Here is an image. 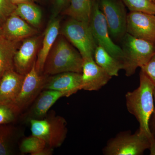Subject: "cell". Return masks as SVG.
Returning a JSON list of instances; mask_svg holds the SVG:
<instances>
[{"mask_svg":"<svg viewBox=\"0 0 155 155\" xmlns=\"http://www.w3.org/2000/svg\"><path fill=\"white\" fill-rule=\"evenodd\" d=\"M155 85L142 70L140 73V85L132 91L125 94L128 112L133 115L139 124V130L151 139L150 127L151 117L154 110V92Z\"/></svg>","mask_w":155,"mask_h":155,"instance_id":"6da1fadb","label":"cell"},{"mask_svg":"<svg viewBox=\"0 0 155 155\" xmlns=\"http://www.w3.org/2000/svg\"><path fill=\"white\" fill-rule=\"evenodd\" d=\"M83 64L80 53L67 40L61 37L56 40L47 58L43 74L52 75L65 72L81 73Z\"/></svg>","mask_w":155,"mask_h":155,"instance_id":"7a4b0ae2","label":"cell"},{"mask_svg":"<svg viewBox=\"0 0 155 155\" xmlns=\"http://www.w3.org/2000/svg\"><path fill=\"white\" fill-rule=\"evenodd\" d=\"M123 69L127 76L135 73L138 67L141 68L155 54V44L136 38L126 32L123 37Z\"/></svg>","mask_w":155,"mask_h":155,"instance_id":"3957f363","label":"cell"},{"mask_svg":"<svg viewBox=\"0 0 155 155\" xmlns=\"http://www.w3.org/2000/svg\"><path fill=\"white\" fill-rule=\"evenodd\" d=\"M29 122L32 135L41 139L52 148L61 147L67 137V121L54 112L48 114L43 119L31 120Z\"/></svg>","mask_w":155,"mask_h":155,"instance_id":"277c9868","label":"cell"},{"mask_svg":"<svg viewBox=\"0 0 155 155\" xmlns=\"http://www.w3.org/2000/svg\"><path fill=\"white\" fill-rule=\"evenodd\" d=\"M150 139L137 130L135 133L124 131L111 139L103 149L106 155H141L149 149Z\"/></svg>","mask_w":155,"mask_h":155,"instance_id":"5b68a950","label":"cell"},{"mask_svg":"<svg viewBox=\"0 0 155 155\" xmlns=\"http://www.w3.org/2000/svg\"><path fill=\"white\" fill-rule=\"evenodd\" d=\"M61 32L76 48L83 59L94 58L97 45L88 23L70 18L64 24Z\"/></svg>","mask_w":155,"mask_h":155,"instance_id":"8992f818","label":"cell"},{"mask_svg":"<svg viewBox=\"0 0 155 155\" xmlns=\"http://www.w3.org/2000/svg\"><path fill=\"white\" fill-rule=\"evenodd\" d=\"M89 25L97 45L104 48L122 64L123 58L122 48L115 44L111 39L105 17L100 10L98 3L96 2H93Z\"/></svg>","mask_w":155,"mask_h":155,"instance_id":"52a82bcc","label":"cell"},{"mask_svg":"<svg viewBox=\"0 0 155 155\" xmlns=\"http://www.w3.org/2000/svg\"><path fill=\"white\" fill-rule=\"evenodd\" d=\"M48 76V75L39 74L35 63L31 70L25 75L19 94L11 103L18 114H20L29 108L38 95L44 90Z\"/></svg>","mask_w":155,"mask_h":155,"instance_id":"ba28073f","label":"cell"},{"mask_svg":"<svg viewBox=\"0 0 155 155\" xmlns=\"http://www.w3.org/2000/svg\"><path fill=\"white\" fill-rule=\"evenodd\" d=\"M126 32L155 44V15L130 12L127 16Z\"/></svg>","mask_w":155,"mask_h":155,"instance_id":"9c48e42d","label":"cell"},{"mask_svg":"<svg viewBox=\"0 0 155 155\" xmlns=\"http://www.w3.org/2000/svg\"><path fill=\"white\" fill-rule=\"evenodd\" d=\"M101 4L110 34L114 38L123 37L126 33L127 16L123 6L115 0H101Z\"/></svg>","mask_w":155,"mask_h":155,"instance_id":"30bf717a","label":"cell"},{"mask_svg":"<svg viewBox=\"0 0 155 155\" xmlns=\"http://www.w3.org/2000/svg\"><path fill=\"white\" fill-rule=\"evenodd\" d=\"M39 43L38 37L31 36L22 41L14 57V67L16 72L25 75L31 70L36 62Z\"/></svg>","mask_w":155,"mask_h":155,"instance_id":"8fae6325","label":"cell"},{"mask_svg":"<svg viewBox=\"0 0 155 155\" xmlns=\"http://www.w3.org/2000/svg\"><path fill=\"white\" fill-rule=\"evenodd\" d=\"M112 76L95 62L93 58L83 59L81 73V90L97 91L104 86Z\"/></svg>","mask_w":155,"mask_h":155,"instance_id":"7c38bea8","label":"cell"},{"mask_svg":"<svg viewBox=\"0 0 155 155\" xmlns=\"http://www.w3.org/2000/svg\"><path fill=\"white\" fill-rule=\"evenodd\" d=\"M68 97L66 93L51 90H44L38 95L23 116L27 122L31 120L43 119L50 108L61 97Z\"/></svg>","mask_w":155,"mask_h":155,"instance_id":"4fadbf2b","label":"cell"},{"mask_svg":"<svg viewBox=\"0 0 155 155\" xmlns=\"http://www.w3.org/2000/svg\"><path fill=\"white\" fill-rule=\"evenodd\" d=\"M81 73L65 72L48 76L44 90L57 91L67 94L68 97L81 90Z\"/></svg>","mask_w":155,"mask_h":155,"instance_id":"5bb4252c","label":"cell"},{"mask_svg":"<svg viewBox=\"0 0 155 155\" xmlns=\"http://www.w3.org/2000/svg\"><path fill=\"white\" fill-rule=\"evenodd\" d=\"M3 37L16 42H21L34 36L37 31L14 12L2 26Z\"/></svg>","mask_w":155,"mask_h":155,"instance_id":"9a60e30c","label":"cell"},{"mask_svg":"<svg viewBox=\"0 0 155 155\" xmlns=\"http://www.w3.org/2000/svg\"><path fill=\"white\" fill-rule=\"evenodd\" d=\"M25 75L15 69L7 71L0 80V104H11L19 94Z\"/></svg>","mask_w":155,"mask_h":155,"instance_id":"2e32d148","label":"cell"},{"mask_svg":"<svg viewBox=\"0 0 155 155\" xmlns=\"http://www.w3.org/2000/svg\"><path fill=\"white\" fill-rule=\"evenodd\" d=\"M60 27V20L58 17L50 19L48 25L45 31L41 48L37 54L35 62V68L39 74H43L46 60L58 38Z\"/></svg>","mask_w":155,"mask_h":155,"instance_id":"e0dca14e","label":"cell"},{"mask_svg":"<svg viewBox=\"0 0 155 155\" xmlns=\"http://www.w3.org/2000/svg\"><path fill=\"white\" fill-rule=\"evenodd\" d=\"M20 42L0 38V80L7 71L14 69V60Z\"/></svg>","mask_w":155,"mask_h":155,"instance_id":"ac0fdd59","label":"cell"},{"mask_svg":"<svg viewBox=\"0 0 155 155\" xmlns=\"http://www.w3.org/2000/svg\"><path fill=\"white\" fill-rule=\"evenodd\" d=\"M94 59L96 63L112 77L118 76L119 70L123 69L121 62L100 46L97 45L95 49Z\"/></svg>","mask_w":155,"mask_h":155,"instance_id":"d6986e66","label":"cell"},{"mask_svg":"<svg viewBox=\"0 0 155 155\" xmlns=\"http://www.w3.org/2000/svg\"><path fill=\"white\" fill-rule=\"evenodd\" d=\"M92 5V0H70L69 5L63 11V14L89 24Z\"/></svg>","mask_w":155,"mask_h":155,"instance_id":"ffe728a7","label":"cell"},{"mask_svg":"<svg viewBox=\"0 0 155 155\" xmlns=\"http://www.w3.org/2000/svg\"><path fill=\"white\" fill-rule=\"evenodd\" d=\"M18 137L17 129L11 124L0 125V155L14 154Z\"/></svg>","mask_w":155,"mask_h":155,"instance_id":"44dd1931","label":"cell"},{"mask_svg":"<svg viewBox=\"0 0 155 155\" xmlns=\"http://www.w3.org/2000/svg\"><path fill=\"white\" fill-rule=\"evenodd\" d=\"M15 12L25 22L33 27H37L41 23L42 14L41 9L31 2L17 4Z\"/></svg>","mask_w":155,"mask_h":155,"instance_id":"7402d4cb","label":"cell"},{"mask_svg":"<svg viewBox=\"0 0 155 155\" xmlns=\"http://www.w3.org/2000/svg\"><path fill=\"white\" fill-rule=\"evenodd\" d=\"M48 147V146L43 140L31 135L22 140L19 146V150L22 154L42 155Z\"/></svg>","mask_w":155,"mask_h":155,"instance_id":"603a6c76","label":"cell"},{"mask_svg":"<svg viewBox=\"0 0 155 155\" xmlns=\"http://www.w3.org/2000/svg\"><path fill=\"white\" fill-rule=\"evenodd\" d=\"M130 12H141L155 15V3L151 0H122Z\"/></svg>","mask_w":155,"mask_h":155,"instance_id":"cb8c5ba5","label":"cell"},{"mask_svg":"<svg viewBox=\"0 0 155 155\" xmlns=\"http://www.w3.org/2000/svg\"><path fill=\"white\" fill-rule=\"evenodd\" d=\"M19 114L11 104H0V125L11 124Z\"/></svg>","mask_w":155,"mask_h":155,"instance_id":"d4e9b609","label":"cell"},{"mask_svg":"<svg viewBox=\"0 0 155 155\" xmlns=\"http://www.w3.org/2000/svg\"><path fill=\"white\" fill-rule=\"evenodd\" d=\"M17 5L11 0H0V25L2 27L7 19L15 12Z\"/></svg>","mask_w":155,"mask_h":155,"instance_id":"484cf974","label":"cell"},{"mask_svg":"<svg viewBox=\"0 0 155 155\" xmlns=\"http://www.w3.org/2000/svg\"><path fill=\"white\" fill-rule=\"evenodd\" d=\"M140 68L155 85V54L148 62Z\"/></svg>","mask_w":155,"mask_h":155,"instance_id":"4316f807","label":"cell"},{"mask_svg":"<svg viewBox=\"0 0 155 155\" xmlns=\"http://www.w3.org/2000/svg\"><path fill=\"white\" fill-rule=\"evenodd\" d=\"M70 0H54L52 13L51 19H55L58 17L60 13L63 12L68 7Z\"/></svg>","mask_w":155,"mask_h":155,"instance_id":"83f0119b","label":"cell"},{"mask_svg":"<svg viewBox=\"0 0 155 155\" xmlns=\"http://www.w3.org/2000/svg\"><path fill=\"white\" fill-rule=\"evenodd\" d=\"M154 110L150 120V127L152 135L155 136V88L154 92Z\"/></svg>","mask_w":155,"mask_h":155,"instance_id":"f1b7e54d","label":"cell"},{"mask_svg":"<svg viewBox=\"0 0 155 155\" xmlns=\"http://www.w3.org/2000/svg\"><path fill=\"white\" fill-rule=\"evenodd\" d=\"M149 149L150 150V155H155V136L152 135V137L150 140V145Z\"/></svg>","mask_w":155,"mask_h":155,"instance_id":"f546056e","label":"cell"},{"mask_svg":"<svg viewBox=\"0 0 155 155\" xmlns=\"http://www.w3.org/2000/svg\"><path fill=\"white\" fill-rule=\"evenodd\" d=\"M11 1L15 5H17L19 3L25 2H31V0H11Z\"/></svg>","mask_w":155,"mask_h":155,"instance_id":"4dcf8cb0","label":"cell"},{"mask_svg":"<svg viewBox=\"0 0 155 155\" xmlns=\"http://www.w3.org/2000/svg\"><path fill=\"white\" fill-rule=\"evenodd\" d=\"M1 38L4 37H3V35L2 29V27H1V25H0V38Z\"/></svg>","mask_w":155,"mask_h":155,"instance_id":"1f68e13d","label":"cell"},{"mask_svg":"<svg viewBox=\"0 0 155 155\" xmlns=\"http://www.w3.org/2000/svg\"><path fill=\"white\" fill-rule=\"evenodd\" d=\"M151 1H152V2H154L155 3L154 1V0H151Z\"/></svg>","mask_w":155,"mask_h":155,"instance_id":"d6a6232c","label":"cell"},{"mask_svg":"<svg viewBox=\"0 0 155 155\" xmlns=\"http://www.w3.org/2000/svg\"><path fill=\"white\" fill-rule=\"evenodd\" d=\"M154 2H155V0H154Z\"/></svg>","mask_w":155,"mask_h":155,"instance_id":"836d02e7","label":"cell"}]
</instances>
